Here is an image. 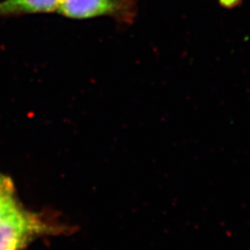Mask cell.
<instances>
[{"mask_svg":"<svg viewBox=\"0 0 250 250\" xmlns=\"http://www.w3.org/2000/svg\"><path fill=\"white\" fill-rule=\"evenodd\" d=\"M62 0H3L0 2V17H16L58 11Z\"/></svg>","mask_w":250,"mask_h":250,"instance_id":"cell-3","label":"cell"},{"mask_svg":"<svg viewBox=\"0 0 250 250\" xmlns=\"http://www.w3.org/2000/svg\"><path fill=\"white\" fill-rule=\"evenodd\" d=\"M17 208L12 197V188L9 187L0 190V223Z\"/></svg>","mask_w":250,"mask_h":250,"instance_id":"cell-4","label":"cell"},{"mask_svg":"<svg viewBox=\"0 0 250 250\" xmlns=\"http://www.w3.org/2000/svg\"><path fill=\"white\" fill-rule=\"evenodd\" d=\"M10 186H11V184H10L9 180L0 175V190H2L4 188H9Z\"/></svg>","mask_w":250,"mask_h":250,"instance_id":"cell-5","label":"cell"},{"mask_svg":"<svg viewBox=\"0 0 250 250\" xmlns=\"http://www.w3.org/2000/svg\"><path fill=\"white\" fill-rule=\"evenodd\" d=\"M45 226L33 215L17 208L0 223V250H21Z\"/></svg>","mask_w":250,"mask_h":250,"instance_id":"cell-2","label":"cell"},{"mask_svg":"<svg viewBox=\"0 0 250 250\" xmlns=\"http://www.w3.org/2000/svg\"><path fill=\"white\" fill-rule=\"evenodd\" d=\"M57 12L73 20L107 16L131 24L137 14V4L135 0H62Z\"/></svg>","mask_w":250,"mask_h":250,"instance_id":"cell-1","label":"cell"}]
</instances>
